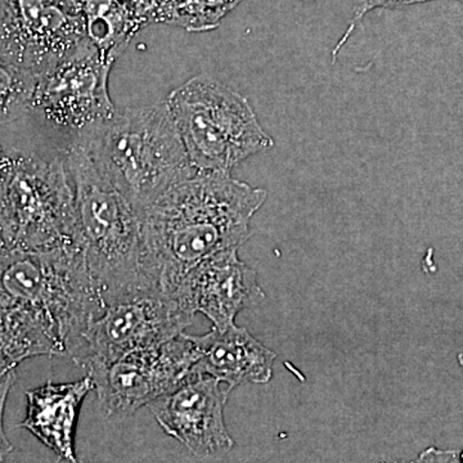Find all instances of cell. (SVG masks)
Here are the masks:
<instances>
[{
  "instance_id": "9a60e30c",
  "label": "cell",
  "mask_w": 463,
  "mask_h": 463,
  "mask_svg": "<svg viewBox=\"0 0 463 463\" xmlns=\"http://www.w3.org/2000/svg\"><path fill=\"white\" fill-rule=\"evenodd\" d=\"M65 356L47 323L24 307L0 304V374L33 356Z\"/></svg>"
},
{
  "instance_id": "603a6c76",
  "label": "cell",
  "mask_w": 463,
  "mask_h": 463,
  "mask_svg": "<svg viewBox=\"0 0 463 463\" xmlns=\"http://www.w3.org/2000/svg\"><path fill=\"white\" fill-rule=\"evenodd\" d=\"M0 152H3V148H2V146H0Z\"/></svg>"
},
{
  "instance_id": "3957f363",
  "label": "cell",
  "mask_w": 463,
  "mask_h": 463,
  "mask_svg": "<svg viewBox=\"0 0 463 463\" xmlns=\"http://www.w3.org/2000/svg\"><path fill=\"white\" fill-rule=\"evenodd\" d=\"M0 304L41 317L70 359L103 310L83 248L0 250Z\"/></svg>"
},
{
  "instance_id": "277c9868",
  "label": "cell",
  "mask_w": 463,
  "mask_h": 463,
  "mask_svg": "<svg viewBox=\"0 0 463 463\" xmlns=\"http://www.w3.org/2000/svg\"><path fill=\"white\" fill-rule=\"evenodd\" d=\"M76 219L88 268L102 306L137 289L141 279V221L80 146L65 149ZM148 289V288H146Z\"/></svg>"
},
{
  "instance_id": "8992f818",
  "label": "cell",
  "mask_w": 463,
  "mask_h": 463,
  "mask_svg": "<svg viewBox=\"0 0 463 463\" xmlns=\"http://www.w3.org/2000/svg\"><path fill=\"white\" fill-rule=\"evenodd\" d=\"M166 103L197 172L231 173L273 147L249 99L212 76H194L175 88Z\"/></svg>"
},
{
  "instance_id": "7c38bea8",
  "label": "cell",
  "mask_w": 463,
  "mask_h": 463,
  "mask_svg": "<svg viewBox=\"0 0 463 463\" xmlns=\"http://www.w3.org/2000/svg\"><path fill=\"white\" fill-rule=\"evenodd\" d=\"M173 298L194 315L203 313L213 327L224 330L242 310L259 306L265 292L258 273L241 260L239 249H230L194 267Z\"/></svg>"
},
{
  "instance_id": "6da1fadb",
  "label": "cell",
  "mask_w": 463,
  "mask_h": 463,
  "mask_svg": "<svg viewBox=\"0 0 463 463\" xmlns=\"http://www.w3.org/2000/svg\"><path fill=\"white\" fill-rule=\"evenodd\" d=\"M267 197L231 173L196 172L174 183L139 215L142 285L173 298L194 267L251 237Z\"/></svg>"
},
{
  "instance_id": "ffe728a7",
  "label": "cell",
  "mask_w": 463,
  "mask_h": 463,
  "mask_svg": "<svg viewBox=\"0 0 463 463\" xmlns=\"http://www.w3.org/2000/svg\"><path fill=\"white\" fill-rule=\"evenodd\" d=\"M8 0H0V16H2L3 12H5V7H7Z\"/></svg>"
},
{
  "instance_id": "7402d4cb",
  "label": "cell",
  "mask_w": 463,
  "mask_h": 463,
  "mask_svg": "<svg viewBox=\"0 0 463 463\" xmlns=\"http://www.w3.org/2000/svg\"><path fill=\"white\" fill-rule=\"evenodd\" d=\"M7 249L5 248V242H3L2 237H0V250Z\"/></svg>"
},
{
  "instance_id": "52a82bcc",
  "label": "cell",
  "mask_w": 463,
  "mask_h": 463,
  "mask_svg": "<svg viewBox=\"0 0 463 463\" xmlns=\"http://www.w3.org/2000/svg\"><path fill=\"white\" fill-rule=\"evenodd\" d=\"M114 61L103 57L90 41L51 67L36 81L30 114L78 145L115 115L109 93Z\"/></svg>"
},
{
  "instance_id": "5bb4252c",
  "label": "cell",
  "mask_w": 463,
  "mask_h": 463,
  "mask_svg": "<svg viewBox=\"0 0 463 463\" xmlns=\"http://www.w3.org/2000/svg\"><path fill=\"white\" fill-rule=\"evenodd\" d=\"M94 390L90 376L74 383H47L26 392V417L21 428L32 432L62 462H78L76 425L81 405Z\"/></svg>"
},
{
  "instance_id": "7a4b0ae2",
  "label": "cell",
  "mask_w": 463,
  "mask_h": 463,
  "mask_svg": "<svg viewBox=\"0 0 463 463\" xmlns=\"http://www.w3.org/2000/svg\"><path fill=\"white\" fill-rule=\"evenodd\" d=\"M76 146L87 152L138 216L170 185L197 172L166 100L116 109Z\"/></svg>"
},
{
  "instance_id": "ba28073f",
  "label": "cell",
  "mask_w": 463,
  "mask_h": 463,
  "mask_svg": "<svg viewBox=\"0 0 463 463\" xmlns=\"http://www.w3.org/2000/svg\"><path fill=\"white\" fill-rule=\"evenodd\" d=\"M194 317L176 298L154 289H137L105 304L71 359L87 374L97 373L128 353L174 339Z\"/></svg>"
},
{
  "instance_id": "8fae6325",
  "label": "cell",
  "mask_w": 463,
  "mask_h": 463,
  "mask_svg": "<svg viewBox=\"0 0 463 463\" xmlns=\"http://www.w3.org/2000/svg\"><path fill=\"white\" fill-rule=\"evenodd\" d=\"M232 390L209 374L191 373L149 403V411L158 426L192 455L199 458L223 456L234 447L224 417Z\"/></svg>"
},
{
  "instance_id": "ac0fdd59",
  "label": "cell",
  "mask_w": 463,
  "mask_h": 463,
  "mask_svg": "<svg viewBox=\"0 0 463 463\" xmlns=\"http://www.w3.org/2000/svg\"><path fill=\"white\" fill-rule=\"evenodd\" d=\"M429 2H437V0H354V14H353L352 20L349 21V25H347L345 33H344V35L341 36L339 42H337L336 47L332 51V62L336 61L337 54L343 50L347 39L350 38L356 25L364 20L368 12L377 8L395 9ZM455 2L463 5V0H455Z\"/></svg>"
},
{
  "instance_id": "44dd1931",
  "label": "cell",
  "mask_w": 463,
  "mask_h": 463,
  "mask_svg": "<svg viewBox=\"0 0 463 463\" xmlns=\"http://www.w3.org/2000/svg\"><path fill=\"white\" fill-rule=\"evenodd\" d=\"M457 361H458V364L461 365V367L463 368V353H461V354L458 355Z\"/></svg>"
},
{
  "instance_id": "9c48e42d",
  "label": "cell",
  "mask_w": 463,
  "mask_h": 463,
  "mask_svg": "<svg viewBox=\"0 0 463 463\" xmlns=\"http://www.w3.org/2000/svg\"><path fill=\"white\" fill-rule=\"evenodd\" d=\"M199 350L183 334L160 345L134 350L88 374L108 419L121 422L175 388L194 370Z\"/></svg>"
},
{
  "instance_id": "5b68a950",
  "label": "cell",
  "mask_w": 463,
  "mask_h": 463,
  "mask_svg": "<svg viewBox=\"0 0 463 463\" xmlns=\"http://www.w3.org/2000/svg\"><path fill=\"white\" fill-rule=\"evenodd\" d=\"M0 237L5 248H83L65 158L0 152Z\"/></svg>"
},
{
  "instance_id": "e0dca14e",
  "label": "cell",
  "mask_w": 463,
  "mask_h": 463,
  "mask_svg": "<svg viewBox=\"0 0 463 463\" xmlns=\"http://www.w3.org/2000/svg\"><path fill=\"white\" fill-rule=\"evenodd\" d=\"M38 76L0 56V127L30 114Z\"/></svg>"
},
{
  "instance_id": "30bf717a",
  "label": "cell",
  "mask_w": 463,
  "mask_h": 463,
  "mask_svg": "<svg viewBox=\"0 0 463 463\" xmlns=\"http://www.w3.org/2000/svg\"><path fill=\"white\" fill-rule=\"evenodd\" d=\"M87 41L81 11L58 0H8L0 16V56L38 78Z\"/></svg>"
},
{
  "instance_id": "2e32d148",
  "label": "cell",
  "mask_w": 463,
  "mask_h": 463,
  "mask_svg": "<svg viewBox=\"0 0 463 463\" xmlns=\"http://www.w3.org/2000/svg\"><path fill=\"white\" fill-rule=\"evenodd\" d=\"M81 14L88 39L103 57L114 62L141 26L123 0H81Z\"/></svg>"
},
{
  "instance_id": "d6986e66",
  "label": "cell",
  "mask_w": 463,
  "mask_h": 463,
  "mask_svg": "<svg viewBox=\"0 0 463 463\" xmlns=\"http://www.w3.org/2000/svg\"><path fill=\"white\" fill-rule=\"evenodd\" d=\"M14 381H16L14 371V373L0 374V462L5 461L14 450L11 441L8 440L7 435H5L3 420H5V403H7L9 390H11Z\"/></svg>"
},
{
  "instance_id": "4fadbf2b",
  "label": "cell",
  "mask_w": 463,
  "mask_h": 463,
  "mask_svg": "<svg viewBox=\"0 0 463 463\" xmlns=\"http://www.w3.org/2000/svg\"><path fill=\"white\" fill-rule=\"evenodd\" d=\"M190 337L199 350L192 373L209 374L232 389L245 383L264 385L272 380L276 353L236 323Z\"/></svg>"
}]
</instances>
